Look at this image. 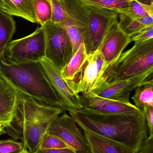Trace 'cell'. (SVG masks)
<instances>
[{
    "label": "cell",
    "mask_w": 153,
    "mask_h": 153,
    "mask_svg": "<svg viewBox=\"0 0 153 153\" xmlns=\"http://www.w3.org/2000/svg\"><path fill=\"white\" fill-rule=\"evenodd\" d=\"M93 5L107 8L119 12L128 6L130 0H81Z\"/></svg>",
    "instance_id": "603a6c76"
},
{
    "label": "cell",
    "mask_w": 153,
    "mask_h": 153,
    "mask_svg": "<svg viewBox=\"0 0 153 153\" xmlns=\"http://www.w3.org/2000/svg\"><path fill=\"white\" fill-rule=\"evenodd\" d=\"M52 4V22L57 24H62L68 17V14L60 0H51Z\"/></svg>",
    "instance_id": "d4e9b609"
},
{
    "label": "cell",
    "mask_w": 153,
    "mask_h": 153,
    "mask_svg": "<svg viewBox=\"0 0 153 153\" xmlns=\"http://www.w3.org/2000/svg\"><path fill=\"white\" fill-rule=\"evenodd\" d=\"M46 42L42 27L30 35L11 41L4 57L9 62L21 63L38 62L45 57Z\"/></svg>",
    "instance_id": "8992f818"
},
{
    "label": "cell",
    "mask_w": 153,
    "mask_h": 153,
    "mask_svg": "<svg viewBox=\"0 0 153 153\" xmlns=\"http://www.w3.org/2000/svg\"><path fill=\"white\" fill-rule=\"evenodd\" d=\"M137 153H153V138L147 137Z\"/></svg>",
    "instance_id": "f546056e"
},
{
    "label": "cell",
    "mask_w": 153,
    "mask_h": 153,
    "mask_svg": "<svg viewBox=\"0 0 153 153\" xmlns=\"http://www.w3.org/2000/svg\"><path fill=\"white\" fill-rule=\"evenodd\" d=\"M146 120L150 138H153V107H146L143 109Z\"/></svg>",
    "instance_id": "f1b7e54d"
},
{
    "label": "cell",
    "mask_w": 153,
    "mask_h": 153,
    "mask_svg": "<svg viewBox=\"0 0 153 153\" xmlns=\"http://www.w3.org/2000/svg\"><path fill=\"white\" fill-rule=\"evenodd\" d=\"M16 29L12 16L0 11V58H4L5 49L12 41Z\"/></svg>",
    "instance_id": "2e32d148"
},
{
    "label": "cell",
    "mask_w": 153,
    "mask_h": 153,
    "mask_svg": "<svg viewBox=\"0 0 153 153\" xmlns=\"http://www.w3.org/2000/svg\"><path fill=\"white\" fill-rule=\"evenodd\" d=\"M131 42L130 37L120 28L118 19L110 26L98 50L109 65L118 58Z\"/></svg>",
    "instance_id": "7c38bea8"
},
{
    "label": "cell",
    "mask_w": 153,
    "mask_h": 153,
    "mask_svg": "<svg viewBox=\"0 0 153 153\" xmlns=\"http://www.w3.org/2000/svg\"><path fill=\"white\" fill-rule=\"evenodd\" d=\"M132 19L153 16V0H130L128 6L119 12Z\"/></svg>",
    "instance_id": "ac0fdd59"
},
{
    "label": "cell",
    "mask_w": 153,
    "mask_h": 153,
    "mask_svg": "<svg viewBox=\"0 0 153 153\" xmlns=\"http://www.w3.org/2000/svg\"><path fill=\"white\" fill-rule=\"evenodd\" d=\"M153 81L135 89L132 97L134 105L140 110L146 107H153Z\"/></svg>",
    "instance_id": "ffe728a7"
},
{
    "label": "cell",
    "mask_w": 153,
    "mask_h": 153,
    "mask_svg": "<svg viewBox=\"0 0 153 153\" xmlns=\"http://www.w3.org/2000/svg\"><path fill=\"white\" fill-rule=\"evenodd\" d=\"M37 23L42 26L51 20V0H33Z\"/></svg>",
    "instance_id": "44dd1931"
},
{
    "label": "cell",
    "mask_w": 153,
    "mask_h": 153,
    "mask_svg": "<svg viewBox=\"0 0 153 153\" xmlns=\"http://www.w3.org/2000/svg\"><path fill=\"white\" fill-rule=\"evenodd\" d=\"M6 126H7L5 124H3V123L0 122V136L3 134H6L4 128Z\"/></svg>",
    "instance_id": "1f68e13d"
},
{
    "label": "cell",
    "mask_w": 153,
    "mask_h": 153,
    "mask_svg": "<svg viewBox=\"0 0 153 153\" xmlns=\"http://www.w3.org/2000/svg\"><path fill=\"white\" fill-rule=\"evenodd\" d=\"M83 108L104 114H119L140 111L131 102L119 101L97 96L93 93L81 96Z\"/></svg>",
    "instance_id": "4fadbf2b"
},
{
    "label": "cell",
    "mask_w": 153,
    "mask_h": 153,
    "mask_svg": "<svg viewBox=\"0 0 153 153\" xmlns=\"http://www.w3.org/2000/svg\"><path fill=\"white\" fill-rule=\"evenodd\" d=\"M153 39V24L147 26L130 37L131 42L140 43Z\"/></svg>",
    "instance_id": "4316f807"
},
{
    "label": "cell",
    "mask_w": 153,
    "mask_h": 153,
    "mask_svg": "<svg viewBox=\"0 0 153 153\" xmlns=\"http://www.w3.org/2000/svg\"><path fill=\"white\" fill-rule=\"evenodd\" d=\"M25 150L21 142L15 140H0V153H21Z\"/></svg>",
    "instance_id": "484cf974"
},
{
    "label": "cell",
    "mask_w": 153,
    "mask_h": 153,
    "mask_svg": "<svg viewBox=\"0 0 153 153\" xmlns=\"http://www.w3.org/2000/svg\"><path fill=\"white\" fill-rule=\"evenodd\" d=\"M39 62L47 78L64 104L66 110L83 108L80 94L76 93L63 78L60 71L45 57Z\"/></svg>",
    "instance_id": "8fae6325"
},
{
    "label": "cell",
    "mask_w": 153,
    "mask_h": 153,
    "mask_svg": "<svg viewBox=\"0 0 153 153\" xmlns=\"http://www.w3.org/2000/svg\"><path fill=\"white\" fill-rule=\"evenodd\" d=\"M152 81L153 70L128 79L103 83L91 93L103 98L129 102L132 91Z\"/></svg>",
    "instance_id": "30bf717a"
},
{
    "label": "cell",
    "mask_w": 153,
    "mask_h": 153,
    "mask_svg": "<svg viewBox=\"0 0 153 153\" xmlns=\"http://www.w3.org/2000/svg\"><path fill=\"white\" fill-rule=\"evenodd\" d=\"M68 111L83 130L120 143L137 153L148 137L143 110L119 114H104L85 108Z\"/></svg>",
    "instance_id": "6da1fadb"
},
{
    "label": "cell",
    "mask_w": 153,
    "mask_h": 153,
    "mask_svg": "<svg viewBox=\"0 0 153 153\" xmlns=\"http://www.w3.org/2000/svg\"><path fill=\"white\" fill-rule=\"evenodd\" d=\"M88 56L85 46L82 43L73 55L68 63L60 71L63 78L67 82L72 81L87 60Z\"/></svg>",
    "instance_id": "e0dca14e"
},
{
    "label": "cell",
    "mask_w": 153,
    "mask_h": 153,
    "mask_svg": "<svg viewBox=\"0 0 153 153\" xmlns=\"http://www.w3.org/2000/svg\"><path fill=\"white\" fill-rule=\"evenodd\" d=\"M0 74L17 91L39 102L66 110L38 62L17 63L0 58Z\"/></svg>",
    "instance_id": "3957f363"
},
{
    "label": "cell",
    "mask_w": 153,
    "mask_h": 153,
    "mask_svg": "<svg viewBox=\"0 0 153 153\" xmlns=\"http://www.w3.org/2000/svg\"><path fill=\"white\" fill-rule=\"evenodd\" d=\"M108 66L102 53L96 50L88 54L87 60L74 79L66 82L76 93L88 95L100 85Z\"/></svg>",
    "instance_id": "52a82bcc"
},
{
    "label": "cell",
    "mask_w": 153,
    "mask_h": 153,
    "mask_svg": "<svg viewBox=\"0 0 153 153\" xmlns=\"http://www.w3.org/2000/svg\"><path fill=\"white\" fill-rule=\"evenodd\" d=\"M41 27L45 34V57L61 71L73 55L67 31L63 26L51 21Z\"/></svg>",
    "instance_id": "5b68a950"
},
{
    "label": "cell",
    "mask_w": 153,
    "mask_h": 153,
    "mask_svg": "<svg viewBox=\"0 0 153 153\" xmlns=\"http://www.w3.org/2000/svg\"><path fill=\"white\" fill-rule=\"evenodd\" d=\"M84 3L88 11L89 30L83 43L89 54L98 50L110 26L118 19L119 13Z\"/></svg>",
    "instance_id": "ba28073f"
},
{
    "label": "cell",
    "mask_w": 153,
    "mask_h": 153,
    "mask_svg": "<svg viewBox=\"0 0 153 153\" xmlns=\"http://www.w3.org/2000/svg\"><path fill=\"white\" fill-rule=\"evenodd\" d=\"M47 133L62 140L76 153H91L84 133L66 113L60 114L52 120Z\"/></svg>",
    "instance_id": "9c48e42d"
},
{
    "label": "cell",
    "mask_w": 153,
    "mask_h": 153,
    "mask_svg": "<svg viewBox=\"0 0 153 153\" xmlns=\"http://www.w3.org/2000/svg\"><path fill=\"white\" fill-rule=\"evenodd\" d=\"M19 103L15 87L0 74V122L8 126L12 120Z\"/></svg>",
    "instance_id": "5bb4252c"
},
{
    "label": "cell",
    "mask_w": 153,
    "mask_h": 153,
    "mask_svg": "<svg viewBox=\"0 0 153 153\" xmlns=\"http://www.w3.org/2000/svg\"><path fill=\"white\" fill-rule=\"evenodd\" d=\"M34 153H76L73 150L69 148L65 149H48L41 150L38 149Z\"/></svg>",
    "instance_id": "4dcf8cb0"
},
{
    "label": "cell",
    "mask_w": 153,
    "mask_h": 153,
    "mask_svg": "<svg viewBox=\"0 0 153 153\" xmlns=\"http://www.w3.org/2000/svg\"><path fill=\"white\" fill-rule=\"evenodd\" d=\"M119 24L121 29L131 37L147 26L153 24V16H147L137 19H132L124 13H119Z\"/></svg>",
    "instance_id": "d6986e66"
},
{
    "label": "cell",
    "mask_w": 153,
    "mask_h": 153,
    "mask_svg": "<svg viewBox=\"0 0 153 153\" xmlns=\"http://www.w3.org/2000/svg\"><path fill=\"white\" fill-rule=\"evenodd\" d=\"M0 11L12 16L21 17L16 7L10 0H0Z\"/></svg>",
    "instance_id": "83f0119b"
},
{
    "label": "cell",
    "mask_w": 153,
    "mask_h": 153,
    "mask_svg": "<svg viewBox=\"0 0 153 153\" xmlns=\"http://www.w3.org/2000/svg\"><path fill=\"white\" fill-rule=\"evenodd\" d=\"M30 153L28 151V150H24V151H23V152H22V153Z\"/></svg>",
    "instance_id": "d6a6232c"
},
{
    "label": "cell",
    "mask_w": 153,
    "mask_h": 153,
    "mask_svg": "<svg viewBox=\"0 0 153 153\" xmlns=\"http://www.w3.org/2000/svg\"><path fill=\"white\" fill-rule=\"evenodd\" d=\"M65 148L71 149L62 140L57 137L48 134L46 132L40 141L38 149L41 150H48Z\"/></svg>",
    "instance_id": "cb8c5ba5"
},
{
    "label": "cell",
    "mask_w": 153,
    "mask_h": 153,
    "mask_svg": "<svg viewBox=\"0 0 153 153\" xmlns=\"http://www.w3.org/2000/svg\"><path fill=\"white\" fill-rule=\"evenodd\" d=\"M21 17L32 23H37L33 0H10Z\"/></svg>",
    "instance_id": "7402d4cb"
},
{
    "label": "cell",
    "mask_w": 153,
    "mask_h": 153,
    "mask_svg": "<svg viewBox=\"0 0 153 153\" xmlns=\"http://www.w3.org/2000/svg\"><path fill=\"white\" fill-rule=\"evenodd\" d=\"M18 91L19 103L12 120L4 130L14 140H19L25 150L34 153L38 149L40 141L52 120L64 111L39 102Z\"/></svg>",
    "instance_id": "7a4b0ae2"
},
{
    "label": "cell",
    "mask_w": 153,
    "mask_h": 153,
    "mask_svg": "<svg viewBox=\"0 0 153 153\" xmlns=\"http://www.w3.org/2000/svg\"><path fill=\"white\" fill-rule=\"evenodd\" d=\"M91 153H137L127 146L104 137L83 130Z\"/></svg>",
    "instance_id": "9a60e30c"
},
{
    "label": "cell",
    "mask_w": 153,
    "mask_h": 153,
    "mask_svg": "<svg viewBox=\"0 0 153 153\" xmlns=\"http://www.w3.org/2000/svg\"><path fill=\"white\" fill-rule=\"evenodd\" d=\"M153 70V39L134 43L131 48L122 53L109 65L100 85L104 82L128 79Z\"/></svg>",
    "instance_id": "277c9868"
}]
</instances>
